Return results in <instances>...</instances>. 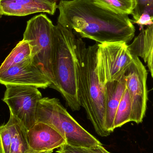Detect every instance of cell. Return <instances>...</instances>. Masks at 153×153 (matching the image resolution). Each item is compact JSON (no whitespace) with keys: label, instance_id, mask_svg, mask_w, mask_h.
<instances>
[{"label":"cell","instance_id":"1","mask_svg":"<svg viewBox=\"0 0 153 153\" xmlns=\"http://www.w3.org/2000/svg\"><path fill=\"white\" fill-rule=\"evenodd\" d=\"M57 9V23L81 37L99 44H128L134 36L135 28L128 15L117 14L93 0H61Z\"/></svg>","mask_w":153,"mask_h":153},{"label":"cell","instance_id":"2","mask_svg":"<svg viewBox=\"0 0 153 153\" xmlns=\"http://www.w3.org/2000/svg\"><path fill=\"white\" fill-rule=\"evenodd\" d=\"M98 47L97 43L86 48L82 39H75L79 102L85 110L96 134L104 137L111 133L106 130L104 125V85L100 82L96 72Z\"/></svg>","mask_w":153,"mask_h":153},{"label":"cell","instance_id":"3","mask_svg":"<svg viewBox=\"0 0 153 153\" xmlns=\"http://www.w3.org/2000/svg\"><path fill=\"white\" fill-rule=\"evenodd\" d=\"M54 82L51 88L59 91L73 111L80 110L75 44L71 30L57 23L55 26Z\"/></svg>","mask_w":153,"mask_h":153},{"label":"cell","instance_id":"4","mask_svg":"<svg viewBox=\"0 0 153 153\" xmlns=\"http://www.w3.org/2000/svg\"><path fill=\"white\" fill-rule=\"evenodd\" d=\"M36 120L37 122L48 124L55 128L69 145L82 148L102 145L78 124L56 98L45 97L39 100Z\"/></svg>","mask_w":153,"mask_h":153},{"label":"cell","instance_id":"5","mask_svg":"<svg viewBox=\"0 0 153 153\" xmlns=\"http://www.w3.org/2000/svg\"><path fill=\"white\" fill-rule=\"evenodd\" d=\"M55 25L46 14L36 15L27 22L23 39L31 48L32 62L53 85Z\"/></svg>","mask_w":153,"mask_h":153},{"label":"cell","instance_id":"6","mask_svg":"<svg viewBox=\"0 0 153 153\" xmlns=\"http://www.w3.org/2000/svg\"><path fill=\"white\" fill-rule=\"evenodd\" d=\"M133 60L126 43H98L96 68L100 82L104 85L107 82L120 78Z\"/></svg>","mask_w":153,"mask_h":153},{"label":"cell","instance_id":"7","mask_svg":"<svg viewBox=\"0 0 153 153\" xmlns=\"http://www.w3.org/2000/svg\"><path fill=\"white\" fill-rule=\"evenodd\" d=\"M5 86L3 101L9 107L10 113L29 130L37 122L38 104L42 98L41 92L35 86L10 85Z\"/></svg>","mask_w":153,"mask_h":153},{"label":"cell","instance_id":"8","mask_svg":"<svg viewBox=\"0 0 153 153\" xmlns=\"http://www.w3.org/2000/svg\"><path fill=\"white\" fill-rule=\"evenodd\" d=\"M125 72L126 87L132 105L131 121L142 123L146 115L148 100L147 70L136 56Z\"/></svg>","mask_w":153,"mask_h":153},{"label":"cell","instance_id":"9","mask_svg":"<svg viewBox=\"0 0 153 153\" xmlns=\"http://www.w3.org/2000/svg\"><path fill=\"white\" fill-rule=\"evenodd\" d=\"M0 84L46 89L50 87L51 83L30 60L1 72Z\"/></svg>","mask_w":153,"mask_h":153},{"label":"cell","instance_id":"10","mask_svg":"<svg viewBox=\"0 0 153 153\" xmlns=\"http://www.w3.org/2000/svg\"><path fill=\"white\" fill-rule=\"evenodd\" d=\"M57 0H0V18L2 15L24 16L37 13L54 15Z\"/></svg>","mask_w":153,"mask_h":153},{"label":"cell","instance_id":"11","mask_svg":"<svg viewBox=\"0 0 153 153\" xmlns=\"http://www.w3.org/2000/svg\"><path fill=\"white\" fill-rule=\"evenodd\" d=\"M30 148L37 152L53 151L66 144L65 138L52 126L37 122L28 130Z\"/></svg>","mask_w":153,"mask_h":153},{"label":"cell","instance_id":"12","mask_svg":"<svg viewBox=\"0 0 153 153\" xmlns=\"http://www.w3.org/2000/svg\"><path fill=\"white\" fill-rule=\"evenodd\" d=\"M126 89L125 74L119 79L107 82L104 85V125L109 133H112L115 129L116 111Z\"/></svg>","mask_w":153,"mask_h":153},{"label":"cell","instance_id":"13","mask_svg":"<svg viewBox=\"0 0 153 153\" xmlns=\"http://www.w3.org/2000/svg\"><path fill=\"white\" fill-rule=\"evenodd\" d=\"M128 48L132 55L140 56L145 62L153 76V23L143 30L134 39Z\"/></svg>","mask_w":153,"mask_h":153},{"label":"cell","instance_id":"14","mask_svg":"<svg viewBox=\"0 0 153 153\" xmlns=\"http://www.w3.org/2000/svg\"><path fill=\"white\" fill-rule=\"evenodd\" d=\"M8 121L11 130V153H38L30 148L28 137V130L13 114L10 113Z\"/></svg>","mask_w":153,"mask_h":153},{"label":"cell","instance_id":"15","mask_svg":"<svg viewBox=\"0 0 153 153\" xmlns=\"http://www.w3.org/2000/svg\"><path fill=\"white\" fill-rule=\"evenodd\" d=\"M32 60L31 48L27 41H20L0 66V72L29 60Z\"/></svg>","mask_w":153,"mask_h":153},{"label":"cell","instance_id":"16","mask_svg":"<svg viewBox=\"0 0 153 153\" xmlns=\"http://www.w3.org/2000/svg\"><path fill=\"white\" fill-rule=\"evenodd\" d=\"M132 105L130 95L126 89L116 111L114 120V128L122 126L131 121Z\"/></svg>","mask_w":153,"mask_h":153},{"label":"cell","instance_id":"17","mask_svg":"<svg viewBox=\"0 0 153 153\" xmlns=\"http://www.w3.org/2000/svg\"><path fill=\"white\" fill-rule=\"evenodd\" d=\"M103 8L118 14H132L135 6L134 0H93Z\"/></svg>","mask_w":153,"mask_h":153},{"label":"cell","instance_id":"18","mask_svg":"<svg viewBox=\"0 0 153 153\" xmlns=\"http://www.w3.org/2000/svg\"><path fill=\"white\" fill-rule=\"evenodd\" d=\"M135 6L132 13L134 20H137L142 14H148L153 21V0H134Z\"/></svg>","mask_w":153,"mask_h":153},{"label":"cell","instance_id":"19","mask_svg":"<svg viewBox=\"0 0 153 153\" xmlns=\"http://www.w3.org/2000/svg\"><path fill=\"white\" fill-rule=\"evenodd\" d=\"M11 130L8 121L0 126V153H11Z\"/></svg>","mask_w":153,"mask_h":153},{"label":"cell","instance_id":"20","mask_svg":"<svg viewBox=\"0 0 153 153\" xmlns=\"http://www.w3.org/2000/svg\"><path fill=\"white\" fill-rule=\"evenodd\" d=\"M58 153H89L84 148L74 147L67 144L64 145L56 151Z\"/></svg>","mask_w":153,"mask_h":153},{"label":"cell","instance_id":"21","mask_svg":"<svg viewBox=\"0 0 153 153\" xmlns=\"http://www.w3.org/2000/svg\"><path fill=\"white\" fill-rule=\"evenodd\" d=\"M134 23H136L141 27L144 26H150L153 23V21L152 17L148 14H142L137 20L132 22Z\"/></svg>","mask_w":153,"mask_h":153},{"label":"cell","instance_id":"22","mask_svg":"<svg viewBox=\"0 0 153 153\" xmlns=\"http://www.w3.org/2000/svg\"><path fill=\"white\" fill-rule=\"evenodd\" d=\"M89 153H111L106 150L102 145H97L90 148H84Z\"/></svg>","mask_w":153,"mask_h":153},{"label":"cell","instance_id":"23","mask_svg":"<svg viewBox=\"0 0 153 153\" xmlns=\"http://www.w3.org/2000/svg\"><path fill=\"white\" fill-rule=\"evenodd\" d=\"M53 151H46V152H39L38 153H53Z\"/></svg>","mask_w":153,"mask_h":153},{"label":"cell","instance_id":"24","mask_svg":"<svg viewBox=\"0 0 153 153\" xmlns=\"http://www.w3.org/2000/svg\"></svg>","mask_w":153,"mask_h":153}]
</instances>
